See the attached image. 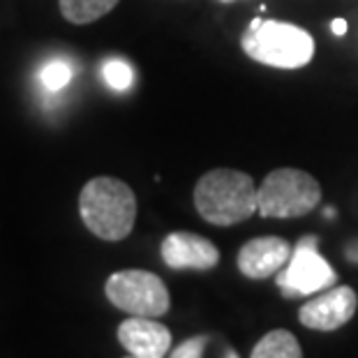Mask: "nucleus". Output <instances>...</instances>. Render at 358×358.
Listing matches in <instances>:
<instances>
[{
	"instance_id": "f257e3e1",
	"label": "nucleus",
	"mask_w": 358,
	"mask_h": 358,
	"mask_svg": "<svg viewBox=\"0 0 358 358\" xmlns=\"http://www.w3.org/2000/svg\"><path fill=\"white\" fill-rule=\"evenodd\" d=\"M79 215L93 236L118 243L134 229L136 196L132 187L120 178H90L79 194Z\"/></svg>"
},
{
	"instance_id": "f03ea898",
	"label": "nucleus",
	"mask_w": 358,
	"mask_h": 358,
	"mask_svg": "<svg viewBox=\"0 0 358 358\" xmlns=\"http://www.w3.org/2000/svg\"><path fill=\"white\" fill-rule=\"evenodd\" d=\"M194 208L208 224H241L259 210L257 185L238 169H210L194 185Z\"/></svg>"
},
{
	"instance_id": "7ed1b4c3",
	"label": "nucleus",
	"mask_w": 358,
	"mask_h": 358,
	"mask_svg": "<svg viewBox=\"0 0 358 358\" xmlns=\"http://www.w3.org/2000/svg\"><path fill=\"white\" fill-rule=\"evenodd\" d=\"M248 58L278 70H299L315 58V37L306 28L273 19H252L241 37Z\"/></svg>"
},
{
	"instance_id": "20e7f679",
	"label": "nucleus",
	"mask_w": 358,
	"mask_h": 358,
	"mask_svg": "<svg viewBox=\"0 0 358 358\" xmlns=\"http://www.w3.org/2000/svg\"><path fill=\"white\" fill-rule=\"evenodd\" d=\"M319 203H322V185L312 173L303 169L282 166L271 171L257 187V213L262 217H303Z\"/></svg>"
},
{
	"instance_id": "39448f33",
	"label": "nucleus",
	"mask_w": 358,
	"mask_h": 358,
	"mask_svg": "<svg viewBox=\"0 0 358 358\" xmlns=\"http://www.w3.org/2000/svg\"><path fill=\"white\" fill-rule=\"evenodd\" d=\"M104 294L113 308L129 317H162L171 308L169 289L162 278L150 271L127 268L111 273L104 285Z\"/></svg>"
},
{
	"instance_id": "423d86ee",
	"label": "nucleus",
	"mask_w": 358,
	"mask_h": 358,
	"mask_svg": "<svg viewBox=\"0 0 358 358\" xmlns=\"http://www.w3.org/2000/svg\"><path fill=\"white\" fill-rule=\"evenodd\" d=\"M275 282L287 299H296V296H312L335 287L338 273L317 252V236H303L296 243L289 264L278 273Z\"/></svg>"
},
{
	"instance_id": "0eeeda50",
	"label": "nucleus",
	"mask_w": 358,
	"mask_h": 358,
	"mask_svg": "<svg viewBox=\"0 0 358 358\" xmlns=\"http://www.w3.org/2000/svg\"><path fill=\"white\" fill-rule=\"evenodd\" d=\"M358 310V296L352 287L340 285L331 287L326 292H319L310 301L303 303L299 310V322L310 331L331 333L342 329Z\"/></svg>"
},
{
	"instance_id": "6e6552de",
	"label": "nucleus",
	"mask_w": 358,
	"mask_h": 358,
	"mask_svg": "<svg viewBox=\"0 0 358 358\" xmlns=\"http://www.w3.org/2000/svg\"><path fill=\"white\" fill-rule=\"evenodd\" d=\"M162 262L173 271H210L220 264V250L206 236L173 231L159 245Z\"/></svg>"
},
{
	"instance_id": "1a4fd4ad",
	"label": "nucleus",
	"mask_w": 358,
	"mask_h": 358,
	"mask_svg": "<svg viewBox=\"0 0 358 358\" xmlns=\"http://www.w3.org/2000/svg\"><path fill=\"white\" fill-rule=\"evenodd\" d=\"M292 259V245L280 236H259L238 250V271L250 280H266L285 268Z\"/></svg>"
},
{
	"instance_id": "9d476101",
	"label": "nucleus",
	"mask_w": 358,
	"mask_h": 358,
	"mask_svg": "<svg viewBox=\"0 0 358 358\" xmlns=\"http://www.w3.org/2000/svg\"><path fill=\"white\" fill-rule=\"evenodd\" d=\"M118 342L136 358H164L171 352V331L153 317H129L118 326Z\"/></svg>"
},
{
	"instance_id": "9b49d317",
	"label": "nucleus",
	"mask_w": 358,
	"mask_h": 358,
	"mask_svg": "<svg viewBox=\"0 0 358 358\" xmlns=\"http://www.w3.org/2000/svg\"><path fill=\"white\" fill-rule=\"evenodd\" d=\"M250 358H303V349L292 331L278 329L257 342Z\"/></svg>"
},
{
	"instance_id": "f8f14e48",
	"label": "nucleus",
	"mask_w": 358,
	"mask_h": 358,
	"mask_svg": "<svg viewBox=\"0 0 358 358\" xmlns=\"http://www.w3.org/2000/svg\"><path fill=\"white\" fill-rule=\"evenodd\" d=\"M118 3L120 0H58V7L70 24L86 26L109 14Z\"/></svg>"
},
{
	"instance_id": "ddd939ff",
	"label": "nucleus",
	"mask_w": 358,
	"mask_h": 358,
	"mask_svg": "<svg viewBox=\"0 0 358 358\" xmlns=\"http://www.w3.org/2000/svg\"><path fill=\"white\" fill-rule=\"evenodd\" d=\"M102 77L113 90H127L134 83V70L123 58H106L102 63Z\"/></svg>"
},
{
	"instance_id": "4468645a",
	"label": "nucleus",
	"mask_w": 358,
	"mask_h": 358,
	"mask_svg": "<svg viewBox=\"0 0 358 358\" xmlns=\"http://www.w3.org/2000/svg\"><path fill=\"white\" fill-rule=\"evenodd\" d=\"M40 79L44 83V88L51 90V93H56V90H63L67 83L72 79V67L65 63V60H49L47 65L42 67V74Z\"/></svg>"
},
{
	"instance_id": "2eb2a0df",
	"label": "nucleus",
	"mask_w": 358,
	"mask_h": 358,
	"mask_svg": "<svg viewBox=\"0 0 358 358\" xmlns=\"http://www.w3.org/2000/svg\"><path fill=\"white\" fill-rule=\"evenodd\" d=\"M208 335H194L189 340H182L178 347H173L169 358H203V349L208 347Z\"/></svg>"
},
{
	"instance_id": "dca6fc26",
	"label": "nucleus",
	"mask_w": 358,
	"mask_h": 358,
	"mask_svg": "<svg viewBox=\"0 0 358 358\" xmlns=\"http://www.w3.org/2000/svg\"><path fill=\"white\" fill-rule=\"evenodd\" d=\"M331 30H333V35L342 37V35L347 33V21L345 19H335L333 24H331Z\"/></svg>"
},
{
	"instance_id": "f3484780",
	"label": "nucleus",
	"mask_w": 358,
	"mask_h": 358,
	"mask_svg": "<svg viewBox=\"0 0 358 358\" xmlns=\"http://www.w3.org/2000/svg\"><path fill=\"white\" fill-rule=\"evenodd\" d=\"M220 3H227V5H229V3H238V0H220Z\"/></svg>"
},
{
	"instance_id": "a211bd4d",
	"label": "nucleus",
	"mask_w": 358,
	"mask_h": 358,
	"mask_svg": "<svg viewBox=\"0 0 358 358\" xmlns=\"http://www.w3.org/2000/svg\"><path fill=\"white\" fill-rule=\"evenodd\" d=\"M227 358H238V356H236V352H229V356H227Z\"/></svg>"
},
{
	"instance_id": "6ab92c4d",
	"label": "nucleus",
	"mask_w": 358,
	"mask_h": 358,
	"mask_svg": "<svg viewBox=\"0 0 358 358\" xmlns=\"http://www.w3.org/2000/svg\"><path fill=\"white\" fill-rule=\"evenodd\" d=\"M123 358H136V356H132V354H127V356H123Z\"/></svg>"
}]
</instances>
